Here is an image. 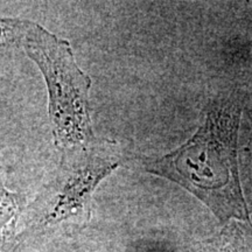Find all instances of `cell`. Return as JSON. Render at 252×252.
Here are the masks:
<instances>
[{
  "mask_svg": "<svg viewBox=\"0 0 252 252\" xmlns=\"http://www.w3.org/2000/svg\"><path fill=\"white\" fill-rule=\"evenodd\" d=\"M239 118L237 104L215 106L185 145L165 157L144 161L146 171L176 182L200 198L222 224L230 219L250 223L237 166Z\"/></svg>",
  "mask_w": 252,
  "mask_h": 252,
  "instance_id": "cell-1",
  "label": "cell"
},
{
  "mask_svg": "<svg viewBox=\"0 0 252 252\" xmlns=\"http://www.w3.org/2000/svg\"><path fill=\"white\" fill-rule=\"evenodd\" d=\"M19 39L39 65L49 94V118L61 152L96 140L90 116L91 81L78 68L70 45L39 25L20 21Z\"/></svg>",
  "mask_w": 252,
  "mask_h": 252,
  "instance_id": "cell-2",
  "label": "cell"
},
{
  "mask_svg": "<svg viewBox=\"0 0 252 252\" xmlns=\"http://www.w3.org/2000/svg\"><path fill=\"white\" fill-rule=\"evenodd\" d=\"M126 159L118 144L108 139L63 151L61 161L37 198L41 222L52 224L89 215L97 186Z\"/></svg>",
  "mask_w": 252,
  "mask_h": 252,
  "instance_id": "cell-3",
  "label": "cell"
},
{
  "mask_svg": "<svg viewBox=\"0 0 252 252\" xmlns=\"http://www.w3.org/2000/svg\"><path fill=\"white\" fill-rule=\"evenodd\" d=\"M202 252H252V230L241 231V229L230 228L215 243L207 245Z\"/></svg>",
  "mask_w": 252,
  "mask_h": 252,
  "instance_id": "cell-4",
  "label": "cell"
},
{
  "mask_svg": "<svg viewBox=\"0 0 252 252\" xmlns=\"http://www.w3.org/2000/svg\"><path fill=\"white\" fill-rule=\"evenodd\" d=\"M18 210L17 195L9 193L0 186V229L13 219Z\"/></svg>",
  "mask_w": 252,
  "mask_h": 252,
  "instance_id": "cell-5",
  "label": "cell"
},
{
  "mask_svg": "<svg viewBox=\"0 0 252 252\" xmlns=\"http://www.w3.org/2000/svg\"><path fill=\"white\" fill-rule=\"evenodd\" d=\"M18 21H8V20H0V40L5 37V33L13 32L17 28Z\"/></svg>",
  "mask_w": 252,
  "mask_h": 252,
  "instance_id": "cell-6",
  "label": "cell"
}]
</instances>
